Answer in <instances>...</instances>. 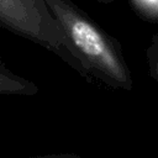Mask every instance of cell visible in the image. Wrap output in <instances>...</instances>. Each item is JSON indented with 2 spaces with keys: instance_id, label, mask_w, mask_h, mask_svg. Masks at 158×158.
Here are the masks:
<instances>
[{
  "instance_id": "cell-1",
  "label": "cell",
  "mask_w": 158,
  "mask_h": 158,
  "mask_svg": "<svg viewBox=\"0 0 158 158\" xmlns=\"http://www.w3.org/2000/svg\"><path fill=\"white\" fill-rule=\"evenodd\" d=\"M44 2L81 60L88 83L110 90H132L133 78L120 41L73 0Z\"/></svg>"
},
{
  "instance_id": "cell-2",
  "label": "cell",
  "mask_w": 158,
  "mask_h": 158,
  "mask_svg": "<svg viewBox=\"0 0 158 158\" xmlns=\"http://www.w3.org/2000/svg\"><path fill=\"white\" fill-rule=\"evenodd\" d=\"M0 28L52 52L88 81L81 60L44 0H0Z\"/></svg>"
},
{
  "instance_id": "cell-3",
  "label": "cell",
  "mask_w": 158,
  "mask_h": 158,
  "mask_svg": "<svg viewBox=\"0 0 158 158\" xmlns=\"http://www.w3.org/2000/svg\"><path fill=\"white\" fill-rule=\"evenodd\" d=\"M38 90L33 81L14 73L0 57V95L33 96Z\"/></svg>"
},
{
  "instance_id": "cell-4",
  "label": "cell",
  "mask_w": 158,
  "mask_h": 158,
  "mask_svg": "<svg viewBox=\"0 0 158 158\" xmlns=\"http://www.w3.org/2000/svg\"><path fill=\"white\" fill-rule=\"evenodd\" d=\"M146 62L149 75L158 83V31L152 36L151 42L146 48Z\"/></svg>"
},
{
  "instance_id": "cell-5",
  "label": "cell",
  "mask_w": 158,
  "mask_h": 158,
  "mask_svg": "<svg viewBox=\"0 0 158 158\" xmlns=\"http://www.w3.org/2000/svg\"><path fill=\"white\" fill-rule=\"evenodd\" d=\"M98 2H101V4H111V2H114V1H116V0H96Z\"/></svg>"
}]
</instances>
